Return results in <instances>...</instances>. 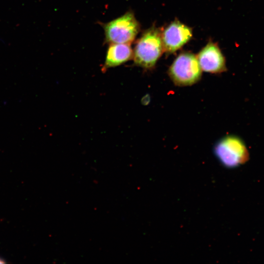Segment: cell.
I'll use <instances>...</instances> for the list:
<instances>
[{"label":"cell","mask_w":264,"mask_h":264,"mask_svg":"<svg viewBox=\"0 0 264 264\" xmlns=\"http://www.w3.org/2000/svg\"><path fill=\"white\" fill-rule=\"evenodd\" d=\"M197 57L201 69L205 72L217 73L226 69L225 59L215 43L210 42Z\"/></svg>","instance_id":"6"},{"label":"cell","mask_w":264,"mask_h":264,"mask_svg":"<svg viewBox=\"0 0 264 264\" xmlns=\"http://www.w3.org/2000/svg\"><path fill=\"white\" fill-rule=\"evenodd\" d=\"M105 42L110 44H131L140 30V25L132 11L103 24Z\"/></svg>","instance_id":"2"},{"label":"cell","mask_w":264,"mask_h":264,"mask_svg":"<svg viewBox=\"0 0 264 264\" xmlns=\"http://www.w3.org/2000/svg\"><path fill=\"white\" fill-rule=\"evenodd\" d=\"M164 51L160 31L152 27L137 41L133 51L135 65L146 69L153 67Z\"/></svg>","instance_id":"1"},{"label":"cell","mask_w":264,"mask_h":264,"mask_svg":"<svg viewBox=\"0 0 264 264\" xmlns=\"http://www.w3.org/2000/svg\"><path fill=\"white\" fill-rule=\"evenodd\" d=\"M201 72L197 57L192 53L183 52L175 60L168 73L175 85L186 86L197 83L201 78Z\"/></svg>","instance_id":"3"},{"label":"cell","mask_w":264,"mask_h":264,"mask_svg":"<svg viewBox=\"0 0 264 264\" xmlns=\"http://www.w3.org/2000/svg\"><path fill=\"white\" fill-rule=\"evenodd\" d=\"M192 36L191 29L175 20L161 33L164 51L173 53L187 43Z\"/></svg>","instance_id":"5"},{"label":"cell","mask_w":264,"mask_h":264,"mask_svg":"<svg viewBox=\"0 0 264 264\" xmlns=\"http://www.w3.org/2000/svg\"><path fill=\"white\" fill-rule=\"evenodd\" d=\"M133 57L131 44H110L107 49L105 63L102 71L105 72L111 67L122 65Z\"/></svg>","instance_id":"7"},{"label":"cell","mask_w":264,"mask_h":264,"mask_svg":"<svg viewBox=\"0 0 264 264\" xmlns=\"http://www.w3.org/2000/svg\"><path fill=\"white\" fill-rule=\"evenodd\" d=\"M215 154L220 161L228 168H235L247 161L249 154L242 141L234 136H227L216 144Z\"/></svg>","instance_id":"4"},{"label":"cell","mask_w":264,"mask_h":264,"mask_svg":"<svg viewBox=\"0 0 264 264\" xmlns=\"http://www.w3.org/2000/svg\"><path fill=\"white\" fill-rule=\"evenodd\" d=\"M6 262L4 259L0 257V264H5Z\"/></svg>","instance_id":"8"}]
</instances>
